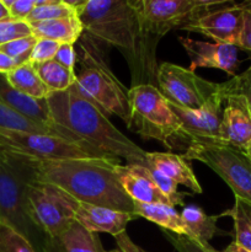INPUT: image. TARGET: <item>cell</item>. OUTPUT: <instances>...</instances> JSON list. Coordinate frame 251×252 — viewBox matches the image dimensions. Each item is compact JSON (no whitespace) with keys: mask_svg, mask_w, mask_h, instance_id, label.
I'll use <instances>...</instances> for the list:
<instances>
[{"mask_svg":"<svg viewBox=\"0 0 251 252\" xmlns=\"http://www.w3.org/2000/svg\"><path fill=\"white\" fill-rule=\"evenodd\" d=\"M53 61L59 63L61 65L75 71L76 63H78V53L74 44H61L54 56Z\"/></svg>","mask_w":251,"mask_h":252,"instance_id":"37","label":"cell"},{"mask_svg":"<svg viewBox=\"0 0 251 252\" xmlns=\"http://www.w3.org/2000/svg\"><path fill=\"white\" fill-rule=\"evenodd\" d=\"M0 129L21 130V132L51 134V135L64 138V139H68L70 140V142L84 145L83 143L79 142V139L75 137V135L71 134V133L68 132V130L58 127V126H51V125H44V123L34 122V121L24 117L22 115L17 113L16 111L11 110V108L7 107V106L4 105L2 102H0ZM94 152H95V150H94ZM103 157H105V155H103Z\"/></svg>","mask_w":251,"mask_h":252,"instance_id":"22","label":"cell"},{"mask_svg":"<svg viewBox=\"0 0 251 252\" xmlns=\"http://www.w3.org/2000/svg\"><path fill=\"white\" fill-rule=\"evenodd\" d=\"M138 217L134 213L115 211L100 206L79 202L75 212V221L90 233H107L116 238L127 231V225Z\"/></svg>","mask_w":251,"mask_h":252,"instance_id":"16","label":"cell"},{"mask_svg":"<svg viewBox=\"0 0 251 252\" xmlns=\"http://www.w3.org/2000/svg\"><path fill=\"white\" fill-rule=\"evenodd\" d=\"M79 202L59 187L32 181L26 191V208L33 225L54 240L75 221Z\"/></svg>","mask_w":251,"mask_h":252,"instance_id":"8","label":"cell"},{"mask_svg":"<svg viewBox=\"0 0 251 252\" xmlns=\"http://www.w3.org/2000/svg\"><path fill=\"white\" fill-rule=\"evenodd\" d=\"M134 214L159 225L162 230L186 236L181 216L175 207L166 203H138L134 202Z\"/></svg>","mask_w":251,"mask_h":252,"instance_id":"23","label":"cell"},{"mask_svg":"<svg viewBox=\"0 0 251 252\" xmlns=\"http://www.w3.org/2000/svg\"><path fill=\"white\" fill-rule=\"evenodd\" d=\"M11 19L9 14V10L6 9L4 4H2V0H0V21H4V20Z\"/></svg>","mask_w":251,"mask_h":252,"instance_id":"42","label":"cell"},{"mask_svg":"<svg viewBox=\"0 0 251 252\" xmlns=\"http://www.w3.org/2000/svg\"><path fill=\"white\" fill-rule=\"evenodd\" d=\"M116 175L121 186L133 202L138 203H166L171 206L169 198L161 193L150 177L145 165L118 164Z\"/></svg>","mask_w":251,"mask_h":252,"instance_id":"17","label":"cell"},{"mask_svg":"<svg viewBox=\"0 0 251 252\" xmlns=\"http://www.w3.org/2000/svg\"><path fill=\"white\" fill-rule=\"evenodd\" d=\"M31 34L32 29L26 21H17L12 19L0 21V47Z\"/></svg>","mask_w":251,"mask_h":252,"instance_id":"32","label":"cell"},{"mask_svg":"<svg viewBox=\"0 0 251 252\" xmlns=\"http://www.w3.org/2000/svg\"><path fill=\"white\" fill-rule=\"evenodd\" d=\"M34 68L49 93L65 91L75 84V71L61 65L53 59L44 63L34 64Z\"/></svg>","mask_w":251,"mask_h":252,"instance_id":"26","label":"cell"},{"mask_svg":"<svg viewBox=\"0 0 251 252\" xmlns=\"http://www.w3.org/2000/svg\"><path fill=\"white\" fill-rule=\"evenodd\" d=\"M221 216H229L234 221V241L241 248L251 251V206L235 198L231 209Z\"/></svg>","mask_w":251,"mask_h":252,"instance_id":"27","label":"cell"},{"mask_svg":"<svg viewBox=\"0 0 251 252\" xmlns=\"http://www.w3.org/2000/svg\"><path fill=\"white\" fill-rule=\"evenodd\" d=\"M244 4H245L244 26L238 47L244 51L251 52V1H244Z\"/></svg>","mask_w":251,"mask_h":252,"instance_id":"38","label":"cell"},{"mask_svg":"<svg viewBox=\"0 0 251 252\" xmlns=\"http://www.w3.org/2000/svg\"><path fill=\"white\" fill-rule=\"evenodd\" d=\"M145 164L147 166L159 170L169 179L176 182L177 185H184L193 193H202L201 185L197 180L196 175L192 171L191 166L182 155L174 153L154 152L145 154Z\"/></svg>","mask_w":251,"mask_h":252,"instance_id":"18","label":"cell"},{"mask_svg":"<svg viewBox=\"0 0 251 252\" xmlns=\"http://www.w3.org/2000/svg\"><path fill=\"white\" fill-rule=\"evenodd\" d=\"M164 236L177 252H220L209 245V243H201L187 236L176 235L164 230Z\"/></svg>","mask_w":251,"mask_h":252,"instance_id":"33","label":"cell"},{"mask_svg":"<svg viewBox=\"0 0 251 252\" xmlns=\"http://www.w3.org/2000/svg\"><path fill=\"white\" fill-rule=\"evenodd\" d=\"M245 4H233L212 10L189 22L182 31L194 32L214 39L217 43L238 46L244 26Z\"/></svg>","mask_w":251,"mask_h":252,"instance_id":"13","label":"cell"},{"mask_svg":"<svg viewBox=\"0 0 251 252\" xmlns=\"http://www.w3.org/2000/svg\"><path fill=\"white\" fill-rule=\"evenodd\" d=\"M76 44L79 49L74 89L107 117L115 115L127 125L129 120L128 90L103 59L105 54L100 51V43L83 33Z\"/></svg>","mask_w":251,"mask_h":252,"instance_id":"4","label":"cell"},{"mask_svg":"<svg viewBox=\"0 0 251 252\" xmlns=\"http://www.w3.org/2000/svg\"><path fill=\"white\" fill-rule=\"evenodd\" d=\"M230 4L229 0H142L145 30L160 39L171 30H181L216 7Z\"/></svg>","mask_w":251,"mask_h":252,"instance_id":"10","label":"cell"},{"mask_svg":"<svg viewBox=\"0 0 251 252\" xmlns=\"http://www.w3.org/2000/svg\"><path fill=\"white\" fill-rule=\"evenodd\" d=\"M38 0H2V4L9 10L10 17L17 21H26L32 10L37 6Z\"/></svg>","mask_w":251,"mask_h":252,"instance_id":"36","label":"cell"},{"mask_svg":"<svg viewBox=\"0 0 251 252\" xmlns=\"http://www.w3.org/2000/svg\"><path fill=\"white\" fill-rule=\"evenodd\" d=\"M225 97V89L221 83L219 90L198 111L185 110L169 102L181 123L179 149L186 150L193 143H221L220 123Z\"/></svg>","mask_w":251,"mask_h":252,"instance_id":"12","label":"cell"},{"mask_svg":"<svg viewBox=\"0 0 251 252\" xmlns=\"http://www.w3.org/2000/svg\"><path fill=\"white\" fill-rule=\"evenodd\" d=\"M179 41L189 58V70L197 68L219 69L228 75L235 76L239 68V47L217 42L197 41L188 37H179Z\"/></svg>","mask_w":251,"mask_h":252,"instance_id":"14","label":"cell"},{"mask_svg":"<svg viewBox=\"0 0 251 252\" xmlns=\"http://www.w3.org/2000/svg\"><path fill=\"white\" fill-rule=\"evenodd\" d=\"M225 94L220 123V142L244 150L251 142V113L243 96L228 93L226 89Z\"/></svg>","mask_w":251,"mask_h":252,"instance_id":"15","label":"cell"},{"mask_svg":"<svg viewBox=\"0 0 251 252\" xmlns=\"http://www.w3.org/2000/svg\"><path fill=\"white\" fill-rule=\"evenodd\" d=\"M157 84L167 102L189 111H198L220 86L201 78L188 68L167 62L157 68Z\"/></svg>","mask_w":251,"mask_h":252,"instance_id":"11","label":"cell"},{"mask_svg":"<svg viewBox=\"0 0 251 252\" xmlns=\"http://www.w3.org/2000/svg\"><path fill=\"white\" fill-rule=\"evenodd\" d=\"M107 252H122L120 250V249H118V250H111V251H107Z\"/></svg>","mask_w":251,"mask_h":252,"instance_id":"44","label":"cell"},{"mask_svg":"<svg viewBox=\"0 0 251 252\" xmlns=\"http://www.w3.org/2000/svg\"><path fill=\"white\" fill-rule=\"evenodd\" d=\"M0 252H39L29 239L0 218Z\"/></svg>","mask_w":251,"mask_h":252,"instance_id":"29","label":"cell"},{"mask_svg":"<svg viewBox=\"0 0 251 252\" xmlns=\"http://www.w3.org/2000/svg\"><path fill=\"white\" fill-rule=\"evenodd\" d=\"M70 2L83 22L84 33L98 43L115 47L122 53L132 74V86L157 81L159 39L150 36L145 30L142 0Z\"/></svg>","mask_w":251,"mask_h":252,"instance_id":"1","label":"cell"},{"mask_svg":"<svg viewBox=\"0 0 251 252\" xmlns=\"http://www.w3.org/2000/svg\"><path fill=\"white\" fill-rule=\"evenodd\" d=\"M61 43L52 39L47 38H37L36 44L33 47L31 57H30V62L33 64L44 63V62L52 61L56 56L57 51H58Z\"/></svg>","mask_w":251,"mask_h":252,"instance_id":"35","label":"cell"},{"mask_svg":"<svg viewBox=\"0 0 251 252\" xmlns=\"http://www.w3.org/2000/svg\"><path fill=\"white\" fill-rule=\"evenodd\" d=\"M0 150L38 160L106 158L85 145L42 133L0 129Z\"/></svg>","mask_w":251,"mask_h":252,"instance_id":"9","label":"cell"},{"mask_svg":"<svg viewBox=\"0 0 251 252\" xmlns=\"http://www.w3.org/2000/svg\"><path fill=\"white\" fill-rule=\"evenodd\" d=\"M6 79L15 90L36 100H44L49 94L48 89L42 83L34 64L31 62L16 66L6 74Z\"/></svg>","mask_w":251,"mask_h":252,"instance_id":"25","label":"cell"},{"mask_svg":"<svg viewBox=\"0 0 251 252\" xmlns=\"http://www.w3.org/2000/svg\"><path fill=\"white\" fill-rule=\"evenodd\" d=\"M30 159L34 181L59 187L81 203L134 213V202L122 189L116 175L120 159Z\"/></svg>","mask_w":251,"mask_h":252,"instance_id":"2","label":"cell"},{"mask_svg":"<svg viewBox=\"0 0 251 252\" xmlns=\"http://www.w3.org/2000/svg\"><path fill=\"white\" fill-rule=\"evenodd\" d=\"M16 66H19V64H17L15 59H12L11 57H9L4 52L0 51V74L6 75L10 71L14 70Z\"/></svg>","mask_w":251,"mask_h":252,"instance_id":"40","label":"cell"},{"mask_svg":"<svg viewBox=\"0 0 251 252\" xmlns=\"http://www.w3.org/2000/svg\"><path fill=\"white\" fill-rule=\"evenodd\" d=\"M182 157L208 166L230 187L235 198L251 206V161L244 150L225 143H193Z\"/></svg>","mask_w":251,"mask_h":252,"instance_id":"7","label":"cell"},{"mask_svg":"<svg viewBox=\"0 0 251 252\" xmlns=\"http://www.w3.org/2000/svg\"><path fill=\"white\" fill-rule=\"evenodd\" d=\"M244 152H245L246 157H248V158H249V160H250V161H251V142L249 143L248 147H246L245 149H244Z\"/></svg>","mask_w":251,"mask_h":252,"instance_id":"43","label":"cell"},{"mask_svg":"<svg viewBox=\"0 0 251 252\" xmlns=\"http://www.w3.org/2000/svg\"><path fill=\"white\" fill-rule=\"evenodd\" d=\"M128 129L143 139L157 140L169 149H179L181 123L157 86L153 84L132 86L128 90Z\"/></svg>","mask_w":251,"mask_h":252,"instance_id":"6","label":"cell"},{"mask_svg":"<svg viewBox=\"0 0 251 252\" xmlns=\"http://www.w3.org/2000/svg\"><path fill=\"white\" fill-rule=\"evenodd\" d=\"M78 15L75 6L70 1L65 0H38L37 6L32 10L26 19L27 24L52 20L64 19V17Z\"/></svg>","mask_w":251,"mask_h":252,"instance_id":"28","label":"cell"},{"mask_svg":"<svg viewBox=\"0 0 251 252\" xmlns=\"http://www.w3.org/2000/svg\"><path fill=\"white\" fill-rule=\"evenodd\" d=\"M145 166H147V165H145ZM147 169L150 177H152V180L157 186V189L161 191V193L164 194V196H166L167 198H169L171 206H184V197H186L187 194L181 193V192L179 191V187H177L179 185L175 181H172L171 179H169L166 175L160 172L159 170L154 169V167L147 166Z\"/></svg>","mask_w":251,"mask_h":252,"instance_id":"30","label":"cell"},{"mask_svg":"<svg viewBox=\"0 0 251 252\" xmlns=\"http://www.w3.org/2000/svg\"><path fill=\"white\" fill-rule=\"evenodd\" d=\"M32 181L34 170L29 157L0 150V218L42 252L38 246L42 233L33 225L26 208V191Z\"/></svg>","mask_w":251,"mask_h":252,"instance_id":"5","label":"cell"},{"mask_svg":"<svg viewBox=\"0 0 251 252\" xmlns=\"http://www.w3.org/2000/svg\"><path fill=\"white\" fill-rule=\"evenodd\" d=\"M180 216L187 238L201 243H209L217 233H220L217 226V220L220 216H208L198 206L184 207Z\"/></svg>","mask_w":251,"mask_h":252,"instance_id":"24","label":"cell"},{"mask_svg":"<svg viewBox=\"0 0 251 252\" xmlns=\"http://www.w3.org/2000/svg\"><path fill=\"white\" fill-rule=\"evenodd\" d=\"M0 102L34 122L54 126L52 123L46 98L36 100L15 90L4 74H0Z\"/></svg>","mask_w":251,"mask_h":252,"instance_id":"19","label":"cell"},{"mask_svg":"<svg viewBox=\"0 0 251 252\" xmlns=\"http://www.w3.org/2000/svg\"><path fill=\"white\" fill-rule=\"evenodd\" d=\"M228 93L236 94L245 98L249 111L251 113V65L244 73L233 76L224 83Z\"/></svg>","mask_w":251,"mask_h":252,"instance_id":"34","label":"cell"},{"mask_svg":"<svg viewBox=\"0 0 251 252\" xmlns=\"http://www.w3.org/2000/svg\"><path fill=\"white\" fill-rule=\"evenodd\" d=\"M36 42L37 37L31 34V36L22 37V38L15 39V41L4 44V46L0 47V51L11 57L12 59L17 62L19 65H21V64L30 62V57H31Z\"/></svg>","mask_w":251,"mask_h":252,"instance_id":"31","label":"cell"},{"mask_svg":"<svg viewBox=\"0 0 251 252\" xmlns=\"http://www.w3.org/2000/svg\"><path fill=\"white\" fill-rule=\"evenodd\" d=\"M44 252H106L98 234L90 233L74 221L54 240L46 239Z\"/></svg>","mask_w":251,"mask_h":252,"instance_id":"20","label":"cell"},{"mask_svg":"<svg viewBox=\"0 0 251 252\" xmlns=\"http://www.w3.org/2000/svg\"><path fill=\"white\" fill-rule=\"evenodd\" d=\"M54 126L68 130L79 142L107 158L125 159L127 164H145L144 149L126 137L107 116L71 86L46 97Z\"/></svg>","mask_w":251,"mask_h":252,"instance_id":"3","label":"cell"},{"mask_svg":"<svg viewBox=\"0 0 251 252\" xmlns=\"http://www.w3.org/2000/svg\"><path fill=\"white\" fill-rule=\"evenodd\" d=\"M32 34L37 38H47L61 44H74L75 46L84 33V26L79 15L30 24Z\"/></svg>","mask_w":251,"mask_h":252,"instance_id":"21","label":"cell"},{"mask_svg":"<svg viewBox=\"0 0 251 252\" xmlns=\"http://www.w3.org/2000/svg\"><path fill=\"white\" fill-rule=\"evenodd\" d=\"M220 252H251V251H249V250H246V249L241 248V246H239L238 244L235 243V241H233V243H230L228 246H226L225 250H223Z\"/></svg>","mask_w":251,"mask_h":252,"instance_id":"41","label":"cell"},{"mask_svg":"<svg viewBox=\"0 0 251 252\" xmlns=\"http://www.w3.org/2000/svg\"><path fill=\"white\" fill-rule=\"evenodd\" d=\"M115 241L116 244H117L118 249L122 252H148L143 248H140L139 245H137V244L130 239V236L128 235L127 231L116 236Z\"/></svg>","mask_w":251,"mask_h":252,"instance_id":"39","label":"cell"}]
</instances>
